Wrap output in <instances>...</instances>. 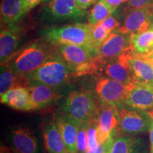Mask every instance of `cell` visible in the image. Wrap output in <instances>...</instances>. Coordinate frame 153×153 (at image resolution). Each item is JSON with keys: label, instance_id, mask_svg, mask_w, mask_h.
<instances>
[{"label": "cell", "instance_id": "obj_8", "mask_svg": "<svg viewBox=\"0 0 153 153\" xmlns=\"http://www.w3.org/2000/svg\"><path fill=\"white\" fill-rule=\"evenodd\" d=\"M153 26V8L127 9L118 31L131 36L141 33Z\"/></svg>", "mask_w": 153, "mask_h": 153}, {"label": "cell", "instance_id": "obj_18", "mask_svg": "<svg viewBox=\"0 0 153 153\" xmlns=\"http://www.w3.org/2000/svg\"><path fill=\"white\" fill-rule=\"evenodd\" d=\"M129 64L134 81L153 86V68L148 60L131 51Z\"/></svg>", "mask_w": 153, "mask_h": 153}, {"label": "cell", "instance_id": "obj_4", "mask_svg": "<svg viewBox=\"0 0 153 153\" xmlns=\"http://www.w3.org/2000/svg\"><path fill=\"white\" fill-rule=\"evenodd\" d=\"M72 76L70 67L55 51L26 79L28 83L43 84L56 89L65 85Z\"/></svg>", "mask_w": 153, "mask_h": 153}, {"label": "cell", "instance_id": "obj_17", "mask_svg": "<svg viewBox=\"0 0 153 153\" xmlns=\"http://www.w3.org/2000/svg\"><path fill=\"white\" fill-rule=\"evenodd\" d=\"M55 122L62 135L68 153H78L76 139L79 126L65 114L57 116Z\"/></svg>", "mask_w": 153, "mask_h": 153}, {"label": "cell", "instance_id": "obj_33", "mask_svg": "<svg viewBox=\"0 0 153 153\" xmlns=\"http://www.w3.org/2000/svg\"><path fill=\"white\" fill-rule=\"evenodd\" d=\"M98 0H76V6L80 10L85 11Z\"/></svg>", "mask_w": 153, "mask_h": 153}, {"label": "cell", "instance_id": "obj_15", "mask_svg": "<svg viewBox=\"0 0 153 153\" xmlns=\"http://www.w3.org/2000/svg\"><path fill=\"white\" fill-rule=\"evenodd\" d=\"M36 110L41 109L54 103L59 94L54 88L41 83L30 82L27 86Z\"/></svg>", "mask_w": 153, "mask_h": 153}, {"label": "cell", "instance_id": "obj_12", "mask_svg": "<svg viewBox=\"0 0 153 153\" xmlns=\"http://www.w3.org/2000/svg\"><path fill=\"white\" fill-rule=\"evenodd\" d=\"M131 48V36L115 30L97 50V57L101 64L119 57Z\"/></svg>", "mask_w": 153, "mask_h": 153}, {"label": "cell", "instance_id": "obj_22", "mask_svg": "<svg viewBox=\"0 0 153 153\" xmlns=\"http://www.w3.org/2000/svg\"><path fill=\"white\" fill-rule=\"evenodd\" d=\"M109 153H145V150L140 139L123 135L115 137Z\"/></svg>", "mask_w": 153, "mask_h": 153}, {"label": "cell", "instance_id": "obj_21", "mask_svg": "<svg viewBox=\"0 0 153 153\" xmlns=\"http://www.w3.org/2000/svg\"><path fill=\"white\" fill-rule=\"evenodd\" d=\"M1 20L8 26H13L26 14L23 4V0H1Z\"/></svg>", "mask_w": 153, "mask_h": 153}, {"label": "cell", "instance_id": "obj_40", "mask_svg": "<svg viewBox=\"0 0 153 153\" xmlns=\"http://www.w3.org/2000/svg\"><path fill=\"white\" fill-rule=\"evenodd\" d=\"M110 152V151H109V152H106V153H109Z\"/></svg>", "mask_w": 153, "mask_h": 153}, {"label": "cell", "instance_id": "obj_25", "mask_svg": "<svg viewBox=\"0 0 153 153\" xmlns=\"http://www.w3.org/2000/svg\"><path fill=\"white\" fill-rule=\"evenodd\" d=\"M0 71V96L3 95L12 88L22 86L19 84V80L24 78L19 76L4 65H1Z\"/></svg>", "mask_w": 153, "mask_h": 153}, {"label": "cell", "instance_id": "obj_19", "mask_svg": "<svg viewBox=\"0 0 153 153\" xmlns=\"http://www.w3.org/2000/svg\"><path fill=\"white\" fill-rule=\"evenodd\" d=\"M20 38L14 28H1L0 32V61L4 64L16 52Z\"/></svg>", "mask_w": 153, "mask_h": 153}, {"label": "cell", "instance_id": "obj_28", "mask_svg": "<svg viewBox=\"0 0 153 153\" xmlns=\"http://www.w3.org/2000/svg\"><path fill=\"white\" fill-rule=\"evenodd\" d=\"M87 127L88 123H84L79 126L76 139L78 153H86L88 148L87 140Z\"/></svg>", "mask_w": 153, "mask_h": 153}, {"label": "cell", "instance_id": "obj_27", "mask_svg": "<svg viewBox=\"0 0 153 153\" xmlns=\"http://www.w3.org/2000/svg\"><path fill=\"white\" fill-rule=\"evenodd\" d=\"M87 150H96L99 147V143L97 139V119L88 123L87 127Z\"/></svg>", "mask_w": 153, "mask_h": 153}, {"label": "cell", "instance_id": "obj_16", "mask_svg": "<svg viewBox=\"0 0 153 153\" xmlns=\"http://www.w3.org/2000/svg\"><path fill=\"white\" fill-rule=\"evenodd\" d=\"M48 7L55 20H76L84 16V11L78 8L76 0H55Z\"/></svg>", "mask_w": 153, "mask_h": 153}, {"label": "cell", "instance_id": "obj_31", "mask_svg": "<svg viewBox=\"0 0 153 153\" xmlns=\"http://www.w3.org/2000/svg\"><path fill=\"white\" fill-rule=\"evenodd\" d=\"M115 137L110 139L109 140L104 143H101L99 144V147L96 150H87L86 153H106L109 152L111 147L112 143L114 141Z\"/></svg>", "mask_w": 153, "mask_h": 153}, {"label": "cell", "instance_id": "obj_41", "mask_svg": "<svg viewBox=\"0 0 153 153\" xmlns=\"http://www.w3.org/2000/svg\"><path fill=\"white\" fill-rule=\"evenodd\" d=\"M152 119H153V116H152Z\"/></svg>", "mask_w": 153, "mask_h": 153}, {"label": "cell", "instance_id": "obj_29", "mask_svg": "<svg viewBox=\"0 0 153 153\" xmlns=\"http://www.w3.org/2000/svg\"><path fill=\"white\" fill-rule=\"evenodd\" d=\"M153 8V0H128L127 9Z\"/></svg>", "mask_w": 153, "mask_h": 153}, {"label": "cell", "instance_id": "obj_1", "mask_svg": "<svg viewBox=\"0 0 153 153\" xmlns=\"http://www.w3.org/2000/svg\"><path fill=\"white\" fill-rule=\"evenodd\" d=\"M52 53L46 43L38 41L16 51L3 65L19 76L26 79L32 72L43 64Z\"/></svg>", "mask_w": 153, "mask_h": 153}, {"label": "cell", "instance_id": "obj_32", "mask_svg": "<svg viewBox=\"0 0 153 153\" xmlns=\"http://www.w3.org/2000/svg\"><path fill=\"white\" fill-rule=\"evenodd\" d=\"M41 2H43V0H23L25 13L26 14Z\"/></svg>", "mask_w": 153, "mask_h": 153}, {"label": "cell", "instance_id": "obj_5", "mask_svg": "<svg viewBox=\"0 0 153 153\" xmlns=\"http://www.w3.org/2000/svg\"><path fill=\"white\" fill-rule=\"evenodd\" d=\"M92 27V25L82 23L53 26L43 30L42 36L45 41L53 45L72 44L94 49L91 41Z\"/></svg>", "mask_w": 153, "mask_h": 153}, {"label": "cell", "instance_id": "obj_13", "mask_svg": "<svg viewBox=\"0 0 153 153\" xmlns=\"http://www.w3.org/2000/svg\"><path fill=\"white\" fill-rule=\"evenodd\" d=\"M9 139L11 149L16 153H40L38 140L28 128H14L9 133Z\"/></svg>", "mask_w": 153, "mask_h": 153}, {"label": "cell", "instance_id": "obj_34", "mask_svg": "<svg viewBox=\"0 0 153 153\" xmlns=\"http://www.w3.org/2000/svg\"><path fill=\"white\" fill-rule=\"evenodd\" d=\"M108 4H110L112 7L116 9L118 6H120L122 4L125 3V2H128V0H105Z\"/></svg>", "mask_w": 153, "mask_h": 153}, {"label": "cell", "instance_id": "obj_2", "mask_svg": "<svg viewBox=\"0 0 153 153\" xmlns=\"http://www.w3.org/2000/svg\"><path fill=\"white\" fill-rule=\"evenodd\" d=\"M55 52L68 64L74 76L98 72L100 62L94 49L84 45L60 44L55 45Z\"/></svg>", "mask_w": 153, "mask_h": 153}, {"label": "cell", "instance_id": "obj_14", "mask_svg": "<svg viewBox=\"0 0 153 153\" xmlns=\"http://www.w3.org/2000/svg\"><path fill=\"white\" fill-rule=\"evenodd\" d=\"M1 103L18 111H30L36 108L30 97L28 87L18 86L1 96Z\"/></svg>", "mask_w": 153, "mask_h": 153}, {"label": "cell", "instance_id": "obj_30", "mask_svg": "<svg viewBox=\"0 0 153 153\" xmlns=\"http://www.w3.org/2000/svg\"><path fill=\"white\" fill-rule=\"evenodd\" d=\"M101 23L104 26V27L111 33L114 30L118 29L120 26V23L115 17L112 16L107 17L106 19H104Z\"/></svg>", "mask_w": 153, "mask_h": 153}, {"label": "cell", "instance_id": "obj_10", "mask_svg": "<svg viewBox=\"0 0 153 153\" xmlns=\"http://www.w3.org/2000/svg\"><path fill=\"white\" fill-rule=\"evenodd\" d=\"M97 123V139L99 144L116 137L119 131V110L118 106L101 105Z\"/></svg>", "mask_w": 153, "mask_h": 153}, {"label": "cell", "instance_id": "obj_37", "mask_svg": "<svg viewBox=\"0 0 153 153\" xmlns=\"http://www.w3.org/2000/svg\"><path fill=\"white\" fill-rule=\"evenodd\" d=\"M1 153H16L12 149H9L6 147H1Z\"/></svg>", "mask_w": 153, "mask_h": 153}, {"label": "cell", "instance_id": "obj_11", "mask_svg": "<svg viewBox=\"0 0 153 153\" xmlns=\"http://www.w3.org/2000/svg\"><path fill=\"white\" fill-rule=\"evenodd\" d=\"M131 51V48L119 57L101 63L98 72L102 75L111 78L124 85H131L135 82L129 64V57Z\"/></svg>", "mask_w": 153, "mask_h": 153}, {"label": "cell", "instance_id": "obj_3", "mask_svg": "<svg viewBox=\"0 0 153 153\" xmlns=\"http://www.w3.org/2000/svg\"><path fill=\"white\" fill-rule=\"evenodd\" d=\"M95 96L86 89L70 91L62 104L65 114L78 126L97 119L100 107Z\"/></svg>", "mask_w": 153, "mask_h": 153}, {"label": "cell", "instance_id": "obj_39", "mask_svg": "<svg viewBox=\"0 0 153 153\" xmlns=\"http://www.w3.org/2000/svg\"><path fill=\"white\" fill-rule=\"evenodd\" d=\"M145 55H148V56H150V57H153V46L152 47V48L150 49V51H149L148 54H145Z\"/></svg>", "mask_w": 153, "mask_h": 153}, {"label": "cell", "instance_id": "obj_24", "mask_svg": "<svg viewBox=\"0 0 153 153\" xmlns=\"http://www.w3.org/2000/svg\"><path fill=\"white\" fill-rule=\"evenodd\" d=\"M116 9L108 4L105 0H98L88 15V22L90 25L95 26L111 16Z\"/></svg>", "mask_w": 153, "mask_h": 153}, {"label": "cell", "instance_id": "obj_35", "mask_svg": "<svg viewBox=\"0 0 153 153\" xmlns=\"http://www.w3.org/2000/svg\"><path fill=\"white\" fill-rule=\"evenodd\" d=\"M149 135H150V153H153V119L151 120L150 127H149Z\"/></svg>", "mask_w": 153, "mask_h": 153}, {"label": "cell", "instance_id": "obj_26", "mask_svg": "<svg viewBox=\"0 0 153 153\" xmlns=\"http://www.w3.org/2000/svg\"><path fill=\"white\" fill-rule=\"evenodd\" d=\"M111 33V32L104 27L101 23L93 26L91 30V41H92V46L97 51V53L99 48L108 38Z\"/></svg>", "mask_w": 153, "mask_h": 153}, {"label": "cell", "instance_id": "obj_7", "mask_svg": "<svg viewBox=\"0 0 153 153\" xmlns=\"http://www.w3.org/2000/svg\"><path fill=\"white\" fill-rule=\"evenodd\" d=\"M119 110V131L127 135H137L149 130L152 117L148 113L131 108Z\"/></svg>", "mask_w": 153, "mask_h": 153}, {"label": "cell", "instance_id": "obj_6", "mask_svg": "<svg viewBox=\"0 0 153 153\" xmlns=\"http://www.w3.org/2000/svg\"><path fill=\"white\" fill-rule=\"evenodd\" d=\"M131 85H124L119 82L102 75L96 79L94 94L102 106H118L123 103Z\"/></svg>", "mask_w": 153, "mask_h": 153}, {"label": "cell", "instance_id": "obj_9", "mask_svg": "<svg viewBox=\"0 0 153 153\" xmlns=\"http://www.w3.org/2000/svg\"><path fill=\"white\" fill-rule=\"evenodd\" d=\"M123 104L131 108L148 113L153 116V86L134 82L130 86Z\"/></svg>", "mask_w": 153, "mask_h": 153}, {"label": "cell", "instance_id": "obj_36", "mask_svg": "<svg viewBox=\"0 0 153 153\" xmlns=\"http://www.w3.org/2000/svg\"><path fill=\"white\" fill-rule=\"evenodd\" d=\"M141 55L143 58H145V60H148L149 62H150V64L152 65V68H153V57H150V56H148V55Z\"/></svg>", "mask_w": 153, "mask_h": 153}, {"label": "cell", "instance_id": "obj_38", "mask_svg": "<svg viewBox=\"0 0 153 153\" xmlns=\"http://www.w3.org/2000/svg\"><path fill=\"white\" fill-rule=\"evenodd\" d=\"M54 1L55 0H43V3L49 6L50 4H52Z\"/></svg>", "mask_w": 153, "mask_h": 153}, {"label": "cell", "instance_id": "obj_20", "mask_svg": "<svg viewBox=\"0 0 153 153\" xmlns=\"http://www.w3.org/2000/svg\"><path fill=\"white\" fill-rule=\"evenodd\" d=\"M43 137L45 148L48 153H68L55 120L45 126Z\"/></svg>", "mask_w": 153, "mask_h": 153}, {"label": "cell", "instance_id": "obj_23", "mask_svg": "<svg viewBox=\"0 0 153 153\" xmlns=\"http://www.w3.org/2000/svg\"><path fill=\"white\" fill-rule=\"evenodd\" d=\"M152 46L153 26L145 31L131 36V48L135 54H148Z\"/></svg>", "mask_w": 153, "mask_h": 153}]
</instances>
